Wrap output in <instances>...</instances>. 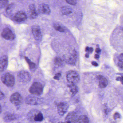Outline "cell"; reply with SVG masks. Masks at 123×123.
Segmentation results:
<instances>
[{
	"label": "cell",
	"instance_id": "1",
	"mask_svg": "<svg viewBox=\"0 0 123 123\" xmlns=\"http://www.w3.org/2000/svg\"><path fill=\"white\" fill-rule=\"evenodd\" d=\"M27 118L30 121L41 122L43 119V117L41 112L36 110H33L27 114Z\"/></svg>",
	"mask_w": 123,
	"mask_h": 123
},
{
	"label": "cell",
	"instance_id": "2",
	"mask_svg": "<svg viewBox=\"0 0 123 123\" xmlns=\"http://www.w3.org/2000/svg\"><path fill=\"white\" fill-rule=\"evenodd\" d=\"M1 80L3 84L9 87H13L15 84V77L10 73L3 74L1 77Z\"/></svg>",
	"mask_w": 123,
	"mask_h": 123
},
{
	"label": "cell",
	"instance_id": "3",
	"mask_svg": "<svg viewBox=\"0 0 123 123\" xmlns=\"http://www.w3.org/2000/svg\"><path fill=\"white\" fill-rule=\"evenodd\" d=\"M43 85L39 82H34L29 88V91L31 94L36 95H41L43 91Z\"/></svg>",
	"mask_w": 123,
	"mask_h": 123
},
{
	"label": "cell",
	"instance_id": "4",
	"mask_svg": "<svg viewBox=\"0 0 123 123\" xmlns=\"http://www.w3.org/2000/svg\"><path fill=\"white\" fill-rule=\"evenodd\" d=\"M67 78L68 82L74 84L78 83L80 80L79 74L74 71H70L68 73Z\"/></svg>",
	"mask_w": 123,
	"mask_h": 123
},
{
	"label": "cell",
	"instance_id": "5",
	"mask_svg": "<svg viewBox=\"0 0 123 123\" xmlns=\"http://www.w3.org/2000/svg\"><path fill=\"white\" fill-rule=\"evenodd\" d=\"M18 80L21 82H29L31 80V76L28 72L24 70L20 71L18 74Z\"/></svg>",
	"mask_w": 123,
	"mask_h": 123
},
{
	"label": "cell",
	"instance_id": "6",
	"mask_svg": "<svg viewBox=\"0 0 123 123\" xmlns=\"http://www.w3.org/2000/svg\"><path fill=\"white\" fill-rule=\"evenodd\" d=\"M10 100L11 102L15 106L20 105L23 101L22 96L18 92H15L12 94L10 97Z\"/></svg>",
	"mask_w": 123,
	"mask_h": 123
},
{
	"label": "cell",
	"instance_id": "7",
	"mask_svg": "<svg viewBox=\"0 0 123 123\" xmlns=\"http://www.w3.org/2000/svg\"><path fill=\"white\" fill-rule=\"evenodd\" d=\"M2 36L7 40L12 41L15 38V36L12 31L9 28L4 29L1 34Z\"/></svg>",
	"mask_w": 123,
	"mask_h": 123
},
{
	"label": "cell",
	"instance_id": "8",
	"mask_svg": "<svg viewBox=\"0 0 123 123\" xmlns=\"http://www.w3.org/2000/svg\"><path fill=\"white\" fill-rule=\"evenodd\" d=\"M26 103L31 105H34L38 104L40 102V99L36 96L30 95L28 96L25 99Z\"/></svg>",
	"mask_w": 123,
	"mask_h": 123
},
{
	"label": "cell",
	"instance_id": "9",
	"mask_svg": "<svg viewBox=\"0 0 123 123\" xmlns=\"http://www.w3.org/2000/svg\"><path fill=\"white\" fill-rule=\"evenodd\" d=\"M31 30L34 38L37 41L41 40L42 38V34L39 26L37 25H34L32 26Z\"/></svg>",
	"mask_w": 123,
	"mask_h": 123
},
{
	"label": "cell",
	"instance_id": "10",
	"mask_svg": "<svg viewBox=\"0 0 123 123\" xmlns=\"http://www.w3.org/2000/svg\"><path fill=\"white\" fill-rule=\"evenodd\" d=\"M77 53L76 51L74 50L70 55L65 57V59L67 63L70 64L74 65L77 61Z\"/></svg>",
	"mask_w": 123,
	"mask_h": 123
},
{
	"label": "cell",
	"instance_id": "11",
	"mask_svg": "<svg viewBox=\"0 0 123 123\" xmlns=\"http://www.w3.org/2000/svg\"><path fill=\"white\" fill-rule=\"evenodd\" d=\"M27 18L26 14L25 12L23 11H20L16 13L13 17L14 20L18 22L25 21Z\"/></svg>",
	"mask_w": 123,
	"mask_h": 123
},
{
	"label": "cell",
	"instance_id": "12",
	"mask_svg": "<svg viewBox=\"0 0 123 123\" xmlns=\"http://www.w3.org/2000/svg\"><path fill=\"white\" fill-rule=\"evenodd\" d=\"M69 105L65 102H62L58 105L57 111L58 113L60 116H63L67 111Z\"/></svg>",
	"mask_w": 123,
	"mask_h": 123
},
{
	"label": "cell",
	"instance_id": "13",
	"mask_svg": "<svg viewBox=\"0 0 123 123\" xmlns=\"http://www.w3.org/2000/svg\"><path fill=\"white\" fill-rule=\"evenodd\" d=\"M8 64V58L6 55L0 57V72H3L6 69Z\"/></svg>",
	"mask_w": 123,
	"mask_h": 123
},
{
	"label": "cell",
	"instance_id": "14",
	"mask_svg": "<svg viewBox=\"0 0 123 123\" xmlns=\"http://www.w3.org/2000/svg\"><path fill=\"white\" fill-rule=\"evenodd\" d=\"M38 11L42 14L49 15L51 13L49 7V6L45 4H42L39 6Z\"/></svg>",
	"mask_w": 123,
	"mask_h": 123
},
{
	"label": "cell",
	"instance_id": "15",
	"mask_svg": "<svg viewBox=\"0 0 123 123\" xmlns=\"http://www.w3.org/2000/svg\"><path fill=\"white\" fill-rule=\"evenodd\" d=\"M29 17L31 19H34L38 16L36 7L33 4H31L29 6Z\"/></svg>",
	"mask_w": 123,
	"mask_h": 123
},
{
	"label": "cell",
	"instance_id": "16",
	"mask_svg": "<svg viewBox=\"0 0 123 123\" xmlns=\"http://www.w3.org/2000/svg\"><path fill=\"white\" fill-rule=\"evenodd\" d=\"M77 116L74 112L70 113L65 119V122L68 123L77 122Z\"/></svg>",
	"mask_w": 123,
	"mask_h": 123
},
{
	"label": "cell",
	"instance_id": "17",
	"mask_svg": "<svg viewBox=\"0 0 123 123\" xmlns=\"http://www.w3.org/2000/svg\"><path fill=\"white\" fill-rule=\"evenodd\" d=\"M97 78L99 80V86L101 88H104L107 86L108 81L102 75H99L97 76Z\"/></svg>",
	"mask_w": 123,
	"mask_h": 123
},
{
	"label": "cell",
	"instance_id": "18",
	"mask_svg": "<svg viewBox=\"0 0 123 123\" xmlns=\"http://www.w3.org/2000/svg\"><path fill=\"white\" fill-rule=\"evenodd\" d=\"M24 58H25V60L27 62L29 66L30 70L31 72H33L35 71L36 69V64L34 63L33 62H31L28 57H25Z\"/></svg>",
	"mask_w": 123,
	"mask_h": 123
},
{
	"label": "cell",
	"instance_id": "19",
	"mask_svg": "<svg viewBox=\"0 0 123 123\" xmlns=\"http://www.w3.org/2000/svg\"><path fill=\"white\" fill-rule=\"evenodd\" d=\"M68 87L69 88L70 92L72 93L73 95H75L78 92V87L77 86L75 85L74 84L71 83L70 85H69Z\"/></svg>",
	"mask_w": 123,
	"mask_h": 123
},
{
	"label": "cell",
	"instance_id": "20",
	"mask_svg": "<svg viewBox=\"0 0 123 123\" xmlns=\"http://www.w3.org/2000/svg\"><path fill=\"white\" fill-rule=\"evenodd\" d=\"M89 120L86 116L85 115L80 116L79 118H78L77 122L78 123H88Z\"/></svg>",
	"mask_w": 123,
	"mask_h": 123
},
{
	"label": "cell",
	"instance_id": "21",
	"mask_svg": "<svg viewBox=\"0 0 123 123\" xmlns=\"http://www.w3.org/2000/svg\"><path fill=\"white\" fill-rule=\"evenodd\" d=\"M62 12L63 15H68L72 12V8L68 7H64L62 8Z\"/></svg>",
	"mask_w": 123,
	"mask_h": 123
},
{
	"label": "cell",
	"instance_id": "22",
	"mask_svg": "<svg viewBox=\"0 0 123 123\" xmlns=\"http://www.w3.org/2000/svg\"><path fill=\"white\" fill-rule=\"evenodd\" d=\"M16 117L15 116L14 114H8L5 117L4 120L6 122H10L15 119Z\"/></svg>",
	"mask_w": 123,
	"mask_h": 123
},
{
	"label": "cell",
	"instance_id": "23",
	"mask_svg": "<svg viewBox=\"0 0 123 123\" xmlns=\"http://www.w3.org/2000/svg\"><path fill=\"white\" fill-rule=\"evenodd\" d=\"M8 3V0H0V9L6 7Z\"/></svg>",
	"mask_w": 123,
	"mask_h": 123
},
{
	"label": "cell",
	"instance_id": "24",
	"mask_svg": "<svg viewBox=\"0 0 123 123\" xmlns=\"http://www.w3.org/2000/svg\"><path fill=\"white\" fill-rule=\"evenodd\" d=\"M54 64L57 66H60L62 64V61L60 57H56L54 60Z\"/></svg>",
	"mask_w": 123,
	"mask_h": 123
},
{
	"label": "cell",
	"instance_id": "25",
	"mask_svg": "<svg viewBox=\"0 0 123 123\" xmlns=\"http://www.w3.org/2000/svg\"><path fill=\"white\" fill-rule=\"evenodd\" d=\"M54 28L56 31H60L61 32H63L64 31V30L63 29V28L60 25L57 24H55L54 25Z\"/></svg>",
	"mask_w": 123,
	"mask_h": 123
},
{
	"label": "cell",
	"instance_id": "26",
	"mask_svg": "<svg viewBox=\"0 0 123 123\" xmlns=\"http://www.w3.org/2000/svg\"><path fill=\"white\" fill-rule=\"evenodd\" d=\"M123 54H121L119 56V60L118 63V65L121 69L123 68Z\"/></svg>",
	"mask_w": 123,
	"mask_h": 123
},
{
	"label": "cell",
	"instance_id": "27",
	"mask_svg": "<svg viewBox=\"0 0 123 123\" xmlns=\"http://www.w3.org/2000/svg\"><path fill=\"white\" fill-rule=\"evenodd\" d=\"M13 8H14V6L13 4H11V5H9L7 7V8H6V12L8 14H10L12 11Z\"/></svg>",
	"mask_w": 123,
	"mask_h": 123
},
{
	"label": "cell",
	"instance_id": "28",
	"mask_svg": "<svg viewBox=\"0 0 123 123\" xmlns=\"http://www.w3.org/2000/svg\"><path fill=\"white\" fill-rule=\"evenodd\" d=\"M66 1L68 3L72 5H75L77 3L76 0H66Z\"/></svg>",
	"mask_w": 123,
	"mask_h": 123
},
{
	"label": "cell",
	"instance_id": "29",
	"mask_svg": "<svg viewBox=\"0 0 123 123\" xmlns=\"http://www.w3.org/2000/svg\"><path fill=\"white\" fill-rule=\"evenodd\" d=\"M120 117V115L119 113L116 112L114 114V119H116L118 118H119Z\"/></svg>",
	"mask_w": 123,
	"mask_h": 123
},
{
	"label": "cell",
	"instance_id": "30",
	"mask_svg": "<svg viewBox=\"0 0 123 123\" xmlns=\"http://www.w3.org/2000/svg\"><path fill=\"white\" fill-rule=\"evenodd\" d=\"M61 76V74L60 73H57L56 75L54 77V78L57 80H59L60 77Z\"/></svg>",
	"mask_w": 123,
	"mask_h": 123
},
{
	"label": "cell",
	"instance_id": "31",
	"mask_svg": "<svg viewBox=\"0 0 123 123\" xmlns=\"http://www.w3.org/2000/svg\"><path fill=\"white\" fill-rule=\"evenodd\" d=\"M5 98V95L4 93L0 90V100L3 99Z\"/></svg>",
	"mask_w": 123,
	"mask_h": 123
},
{
	"label": "cell",
	"instance_id": "32",
	"mask_svg": "<svg viewBox=\"0 0 123 123\" xmlns=\"http://www.w3.org/2000/svg\"><path fill=\"white\" fill-rule=\"evenodd\" d=\"M91 63H92V64L95 67H97V66H98V64L96 62H91Z\"/></svg>",
	"mask_w": 123,
	"mask_h": 123
},
{
	"label": "cell",
	"instance_id": "33",
	"mask_svg": "<svg viewBox=\"0 0 123 123\" xmlns=\"http://www.w3.org/2000/svg\"><path fill=\"white\" fill-rule=\"evenodd\" d=\"M95 52L97 54H99L101 50L99 48H97L96 49Z\"/></svg>",
	"mask_w": 123,
	"mask_h": 123
},
{
	"label": "cell",
	"instance_id": "34",
	"mask_svg": "<svg viewBox=\"0 0 123 123\" xmlns=\"http://www.w3.org/2000/svg\"><path fill=\"white\" fill-rule=\"evenodd\" d=\"M116 80H119V81H121V82L122 83L123 77H118V78H117V79H116Z\"/></svg>",
	"mask_w": 123,
	"mask_h": 123
},
{
	"label": "cell",
	"instance_id": "35",
	"mask_svg": "<svg viewBox=\"0 0 123 123\" xmlns=\"http://www.w3.org/2000/svg\"><path fill=\"white\" fill-rule=\"evenodd\" d=\"M93 51V49L92 47H90V48H89L88 52L89 53H91Z\"/></svg>",
	"mask_w": 123,
	"mask_h": 123
},
{
	"label": "cell",
	"instance_id": "36",
	"mask_svg": "<svg viewBox=\"0 0 123 123\" xmlns=\"http://www.w3.org/2000/svg\"><path fill=\"white\" fill-rule=\"evenodd\" d=\"M94 57H95V59H99V56L98 54H96L95 55Z\"/></svg>",
	"mask_w": 123,
	"mask_h": 123
},
{
	"label": "cell",
	"instance_id": "37",
	"mask_svg": "<svg viewBox=\"0 0 123 123\" xmlns=\"http://www.w3.org/2000/svg\"><path fill=\"white\" fill-rule=\"evenodd\" d=\"M89 48L88 47H87L85 49L86 51L87 52L88 51V50H89Z\"/></svg>",
	"mask_w": 123,
	"mask_h": 123
},
{
	"label": "cell",
	"instance_id": "38",
	"mask_svg": "<svg viewBox=\"0 0 123 123\" xmlns=\"http://www.w3.org/2000/svg\"><path fill=\"white\" fill-rule=\"evenodd\" d=\"M89 54L88 53H87L85 55V57H86V58H88L89 57Z\"/></svg>",
	"mask_w": 123,
	"mask_h": 123
},
{
	"label": "cell",
	"instance_id": "39",
	"mask_svg": "<svg viewBox=\"0 0 123 123\" xmlns=\"http://www.w3.org/2000/svg\"><path fill=\"white\" fill-rule=\"evenodd\" d=\"M2 112V108H1V105H0V113Z\"/></svg>",
	"mask_w": 123,
	"mask_h": 123
}]
</instances>
